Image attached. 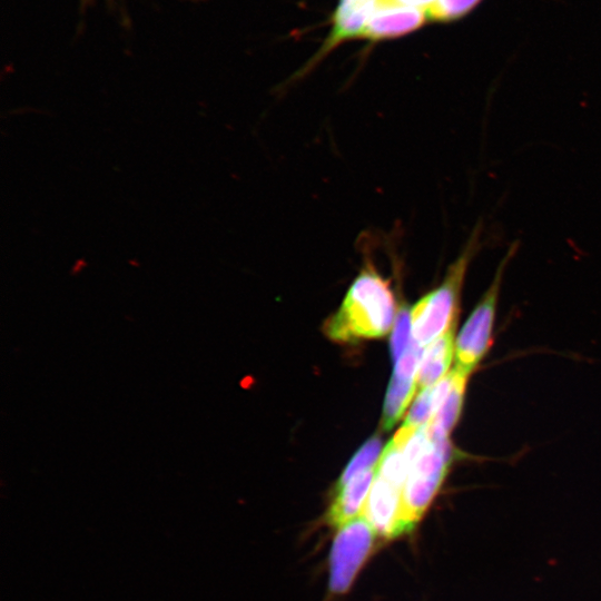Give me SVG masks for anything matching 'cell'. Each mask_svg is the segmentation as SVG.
Here are the masks:
<instances>
[{"mask_svg": "<svg viewBox=\"0 0 601 601\" xmlns=\"http://www.w3.org/2000/svg\"><path fill=\"white\" fill-rule=\"evenodd\" d=\"M395 315L396 304L388 280L368 264L354 279L324 329L331 339L341 343L377 338L390 332Z\"/></svg>", "mask_w": 601, "mask_h": 601, "instance_id": "6da1fadb", "label": "cell"}, {"mask_svg": "<svg viewBox=\"0 0 601 601\" xmlns=\"http://www.w3.org/2000/svg\"><path fill=\"white\" fill-rule=\"evenodd\" d=\"M481 245L482 226L479 224L461 254L449 267L442 284L422 297L411 309L412 338L421 347L430 345L454 327L464 278Z\"/></svg>", "mask_w": 601, "mask_h": 601, "instance_id": "7a4b0ae2", "label": "cell"}, {"mask_svg": "<svg viewBox=\"0 0 601 601\" xmlns=\"http://www.w3.org/2000/svg\"><path fill=\"white\" fill-rule=\"evenodd\" d=\"M452 460L453 450L449 439L430 436L426 447L411 466L402 490L404 533H408L415 528L434 500L445 480Z\"/></svg>", "mask_w": 601, "mask_h": 601, "instance_id": "3957f363", "label": "cell"}, {"mask_svg": "<svg viewBox=\"0 0 601 601\" xmlns=\"http://www.w3.org/2000/svg\"><path fill=\"white\" fill-rule=\"evenodd\" d=\"M516 249L518 244L510 246L497 266L490 287L469 316L455 341L454 367L467 375L490 348L502 277Z\"/></svg>", "mask_w": 601, "mask_h": 601, "instance_id": "277c9868", "label": "cell"}, {"mask_svg": "<svg viewBox=\"0 0 601 601\" xmlns=\"http://www.w3.org/2000/svg\"><path fill=\"white\" fill-rule=\"evenodd\" d=\"M337 530L329 553L328 591L334 595L348 591L380 539L363 514Z\"/></svg>", "mask_w": 601, "mask_h": 601, "instance_id": "5b68a950", "label": "cell"}, {"mask_svg": "<svg viewBox=\"0 0 601 601\" xmlns=\"http://www.w3.org/2000/svg\"><path fill=\"white\" fill-rule=\"evenodd\" d=\"M377 0H338L331 18V30L317 52L302 68L298 76L306 75L342 43L359 40Z\"/></svg>", "mask_w": 601, "mask_h": 601, "instance_id": "8992f818", "label": "cell"}, {"mask_svg": "<svg viewBox=\"0 0 601 601\" xmlns=\"http://www.w3.org/2000/svg\"><path fill=\"white\" fill-rule=\"evenodd\" d=\"M423 355L421 347L413 338L396 361L394 372L384 401L382 426L390 430L400 420L417 390L416 374Z\"/></svg>", "mask_w": 601, "mask_h": 601, "instance_id": "52a82bcc", "label": "cell"}, {"mask_svg": "<svg viewBox=\"0 0 601 601\" xmlns=\"http://www.w3.org/2000/svg\"><path fill=\"white\" fill-rule=\"evenodd\" d=\"M362 514L380 539L393 540L405 534L402 526V490L377 474Z\"/></svg>", "mask_w": 601, "mask_h": 601, "instance_id": "ba28073f", "label": "cell"}, {"mask_svg": "<svg viewBox=\"0 0 601 601\" xmlns=\"http://www.w3.org/2000/svg\"><path fill=\"white\" fill-rule=\"evenodd\" d=\"M427 22L422 9L403 6L376 8L359 40L375 43L397 39L421 29Z\"/></svg>", "mask_w": 601, "mask_h": 601, "instance_id": "9c48e42d", "label": "cell"}, {"mask_svg": "<svg viewBox=\"0 0 601 601\" xmlns=\"http://www.w3.org/2000/svg\"><path fill=\"white\" fill-rule=\"evenodd\" d=\"M376 474L375 465L336 487V494L326 513V521L331 526L339 529L362 514Z\"/></svg>", "mask_w": 601, "mask_h": 601, "instance_id": "30bf717a", "label": "cell"}, {"mask_svg": "<svg viewBox=\"0 0 601 601\" xmlns=\"http://www.w3.org/2000/svg\"><path fill=\"white\" fill-rule=\"evenodd\" d=\"M455 354L454 327L436 338L423 352L417 374V390L423 391L435 385L449 372Z\"/></svg>", "mask_w": 601, "mask_h": 601, "instance_id": "8fae6325", "label": "cell"}, {"mask_svg": "<svg viewBox=\"0 0 601 601\" xmlns=\"http://www.w3.org/2000/svg\"><path fill=\"white\" fill-rule=\"evenodd\" d=\"M452 386L427 424V432L434 439H449V434L457 422L464 401V392L469 375L456 367L453 370Z\"/></svg>", "mask_w": 601, "mask_h": 601, "instance_id": "7c38bea8", "label": "cell"}, {"mask_svg": "<svg viewBox=\"0 0 601 601\" xmlns=\"http://www.w3.org/2000/svg\"><path fill=\"white\" fill-rule=\"evenodd\" d=\"M376 469L378 476L395 487L403 490L411 470V463L404 453L403 446L392 439L382 451Z\"/></svg>", "mask_w": 601, "mask_h": 601, "instance_id": "4fadbf2b", "label": "cell"}, {"mask_svg": "<svg viewBox=\"0 0 601 601\" xmlns=\"http://www.w3.org/2000/svg\"><path fill=\"white\" fill-rule=\"evenodd\" d=\"M484 0H436L425 10L428 22L450 23L470 14Z\"/></svg>", "mask_w": 601, "mask_h": 601, "instance_id": "5bb4252c", "label": "cell"}, {"mask_svg": "<svg viewBox=\"0 0 601 601\" xmlns=\"http://www.w3.org/2000/svg\"><path fill=\"white\" fill-rule=\"evenodd\" d=\"M381 449L382 442L377 436L368 440L347 464L337 482L336 487L344 485L347 481L361 472L374 467L378 462Z\"/></svg>", "mask_w": 601, "mask_h": 601, "instance_id": "9a60e30c", "label": "cell"}, {"mask_svg": "<svg viewBox=\"0 0 601 601\" xmlns=\"http://www.w3.org/2000/svg\"><path fill=\"white\" fill-rule=\"evenodd\" d=\"M435 413L433 386L420 392L413 403L403 427L416 430L427 425Z\"/></svg>", "mask_w": 601, "mask_h": 601, "instance_id": "2e32d148", "label": "cell"}, {"mask_svg": "<svg viewBox=\"0 0 601 601\" xmlns=\"http://www.w3.org/2000/svg\"><path fill=\"white\" fill-rule=\"evenodd\" d=\"M412 334L411 311L402 308L395 321L394 331L392 334V355L396 362L408 346L410 335Z\"/></svg>", "mask_w": 601, "mask_h": 601, "instance_id": "e0dca14e", "label": "cell"}, {"mask_svg": "<svg viewBox=\"0 0 601 601\" xmlns=\"http://www.w3.org/2000/svg\"><path fill=\"white\" fill-rule=\"evenodd\" d=\"M436 0H377L376 8L388 7V6H403V7L417 8L425 11Z\"/></svg>", "mask_w": 601, "mask_h": 601, "instance_id": "ac0fdd59", "label": "cell"}]
</instances>
